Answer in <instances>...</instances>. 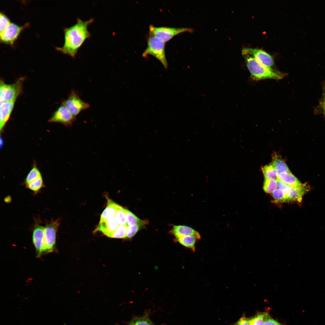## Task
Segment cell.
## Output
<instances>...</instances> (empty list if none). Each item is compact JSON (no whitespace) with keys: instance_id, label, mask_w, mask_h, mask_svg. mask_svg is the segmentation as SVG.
Listing matches in <instances>:
<instances>
[{"instance_id":"obj_9","label":"cell","mask_w":325,"mask_h":325,"mask_svg":"<svg viewBox=\"0 0 325 325\" xmlns=\"http://www.w3.org/2000/svg\"><path fill=\"white\" fill-rule=\"evenodd\" d=\"M278 187L283 190L286 194L289 201L300 202L303 195L309 190V187L306 185L301 188H297L288 186L279 180H277Z\"/></svg>"},{"instance_id":"obj_22","label":"cell","mask_w":325,"mask_h":325,"mask_svg":"<svg viewBox=\"0 0 325 325\" xmlns=\"http://www.w3.org/2000/svg\"><path fill=\"white\" fill-rule=\"evenodd\" d=\"M26 187L32 190L35 193H37L44 186L42 175L26 185Z\"/></svg>"},{"instance_id":"obj_7","label":"cell","mask_w":325,"mask_h":325,"mask_svg":"<svg viewBox=\"0 0 325 325\" xmlns=\"http://www.w3.org/2000/svg\"><path fill=\"white\" fill-rule=\"evenodd\" d=\"M71 113L75 117L82 111L89 108L90 105L83 101L78 94L73 91L68 98L63 102Z\"/></svg>"},{"instance_id":"obj_2","label":"cell","mask_w":325,"mask_h":325,"mask_svg":"<svg viewBox=\"0 0 325 325\" xmlns=\"http://www.w3.org/2000/svg\"><path fill=\"white\" fill-rule=\"evenodd\" d=\"M242 52L253 79L257 80L268 79L279 80L284 77L285 75L284 73L262 64L244 48Z\"/></svg>"},{"instance_id":"obj_12","label":"cell","mask_w":325,"mask_h":325,"mask_svg":"<svg viewBox=\"0 0 325 325\" xmlns=\"http://www.w3.org/2000/svg\"><path fill=\"white\" fill-rule=\"evenodd\" d=\"M244 49L252 55L258 61L267 67H271L274 64V60L269 54L261 49L244 48Z\"/></svg>"},{"instance_id":"obj_33","label":"cell","mask_w":325,"mask_h":325,"mask_svg":"<svg viewBox=\"0 0 325 325\" xmlns=\"http://www.w3.org/2000/svg\"><path fill=\"white\" fill-rule=\"evenodd\" d=\"M264 325H282L280 323L268 316Z\"/></svg>"},{"instance_id":"obj_15","label":"cell","mask_w":325,"mask_h":325,"mask_svg":"<svg viewBox=\"0 0 325 325\" xmlns=\"http://www.w3.org/2000/svg\"><path fill=\"white\" fill-rule=\"evenodd\" d=\"M278 180L292 187L301 188L305 185L302 184L291 172L278 174Z\"/></svg>"},{"instance_id":"obj_36","label":"cell","mask_w":325,"mask_h":325,"mask_svg":"<svg viewBox=\"0 0 325 325\" xmlns=\"http://www.w3.org/2000/svg\"><path fill=\"white\" fill-rule=\"evenodd\" d=\"M323 109H324V113H325V106H323Z\"/></svg>"},{"instance_id":"obj_37","label":"cell","mask_w":325,"mask_h":325,"mask_svg":"<svg viewBox=\"0 0 325 325\" xmlns=\"http://www.w3.org/2000/svg\"><path fill=\"white\" fill-rule=\"evenodd\" d=\"M129 325H133L132 324V323L131 322V323L129 324Z\"/></svg>"},{"instance_id":"obj_28","label":"cell","mask_w":325,"mask_h":325,"mask_svg":"<svg viewBox=\"0 0 325 325\" xmlns=\"http://www.w3.org/2000/svg\"><path fill=\"white\" fill-rule=\"evenodd\" d=\"M127 227V225H119L112 234L110 237L115 238H126Z\"/></svg>"},{"instance_id":"obj_5","label":"cell","mask_w":325,"mask_h":325,"mask_svg":"<svg viewBox=\"0 0 325 325\" xmlns=\"http://www.w3.org/2000/svg\"><path fill=\"white\" fill-rule=\"evenodd\" d=\"M23 79L21 78L12 84H5L1 80L0 103L16 100L21 92Z\"/></svg>"},{"instance_id":"obj_17","label":"cell","mask_w":325,"mask_h":325,"mask_svg":"<svg viewBox=\"0 0 325 325\" xmlns=\"http://www.w3.org/2000/svg\"><path fill=\"white\" fill-rule=\"evenodd\" d=\"M177 240L181 245L194 252L195 245L197 241L201 239L200 236L187 235L176 238Z\"/></svg>"},{"instance_id":"obj_35","label":"cell","mask_w":325,"mask_h":325,"mask_svg":"<svg viewBox=\"0 0 325 325\" xmlns=\"http://www.w3.org/2000/svg\"><path fill=\"white\" fill-rule=\"evenodd\" d=\"M323 104H323V106L325 107V96L324 98V103Z\"/></svg>"},{"instance_id":"obj_31","label":"cell","mask_w":325,"mask_h":325,"mask_svg":"<svg viewBox=\"0 0 325 325\" xmlns=\"http://www.w3.org/2000/svg\"><path fill=\"white\" fill-rule=\"evenodd\" d=\"M131 323L133 325H153L148 319L144 317L137 318Z\"/></svg>"},{"instance_id":"obj_27","label":"cell","mask_w":325,"mask_h":325,"mask_svg":"<svg viewBox=\"0 0 325 325\" xmlns=\"http://www.w3.org/2000/svg\"><path fill=\"white\" fill-rule=\"evenodd\" d=\"M41 173L35 164L29 171L25 179V183L27 185L41 175Z\"/></svg>"},{"instance_id":"obj_4","label":"cell","mask_w":325,"mask_h":325,"mask_svg":"<svg viewBox=\"0 0 325 325\" xmlns=\"http://www.w3.org/2000/svg\"><path fill=\"white\" fill-rule=\"evenodd\" d=\"M193 31L192 29L187 27H156L152 25L149 26V33L165 43L179 34L185 32H192Z\"/></svg>"},{"instance_id":"obj_34","label":"cell","mask_w":325,"mask_h":325,"mask_svg":"<svg viewBox=\"0 0 325 325\" xmlns=\"http://www.w3.org/2000/svg\"><path fill=\"white\" fill-rule=\"evenodd\" d=\"M1 139L0 140V147H1L2 146V144H3V140H2V138H1V139Z\"/></svg>"},{"instance_id":"obj_25","label":"cell","mask_w":325,"mask_h":325,"mask_svg":"<svg viewBox=\"0 0 325 325\" xmlns=\"http://www.w3.org/2000/svg\"><path fill=\"white\" fill-rule=\"evenodd\" d=\"M277 180L265 179L263 189L265 191L268 193H272L278 187Z\"/></svg>"},{"instance_id":"obj_29","label":"cell","mask_w":325,"mask_h":325,"mask_svg":"<svg viewBox=\"0 0 325 325\" xmlns=\"http://www.w3.org/2000/svg\"><path fill=\"white\" fill-rule=\"evenodd\" d=\"M144 226L141 224H135L128 226L126 238H132Z\"/></svg>"},{"instance_id":"obj_16","label":"cell","mask_w":325,"mask_h":325,"mask_svg":"<svg viewBox=\"0 0 325 325\" xmlns=\"http://www.w3.org/2000/svg\"><path fill=\"white\" fill-rule=\"evenodd\" d=\"M172 232L176 238L190 235L200 236L198 231L190 227L185 225L174 226L172 229Z\"/></svg>"},{"instance_id":"obj_3","label":"cell","mask_w":325,"mask_h":325,"mask_svg":"<svg viewBox=\"0 0 325 325\" xmlns=\"http://www.w3.org/2000/svg\"><path fill=\"white\" fill-rule=\"evenodd\" d=\"M165 43L149 33L147 40V47L143 53L144 57L148 55L153 56L162 64L164 67H168V63L165 51Z\"/></svg>"},{"instance_id":"obj_21","label":"cell","mask_w":325,"mask_h":325,"mask_svg":"<svg viewBox=\"0 0 325 325\" xmlns=\"http://www.w3.org/2000/svg\"><path fill=\"white\" fill-rule=\"evenodd\" d=\"M125 212L127 220L126 225L127 226L135 224L144 225L147 224V221L140 219L128 210L125 209Z\"/></svg>"},{"instance_id":"obj_11","label":"cell","mask_w":325,"mask_h":325,"mask_svg":"<svg viewBox=\"0 0 325 325\" xmlns=\"http://www.w3.org/2000/svg\"><path fill=\"white\" fill-rule=\"evenodd\" d=\"M44 227L38 224L35 226L32 234V240L36 251L37 256H41L45 253L44 242Z\"/></svg>"},{"instance_id":"obj_20","label":"cell","mask_w":325,"mask_h":325,"mask_svg":"<svg viewBox=\"0 0 325 325\" xmlns=\"http://www.w3.org/2000/svg\"><path fill=\"white\" fill-rule=\"evenodd\" d=\"M261 169L265 179L278 180V174L271 164L262 167Z\"/></svg>"},{"instance_id":"obj_19","label":"cell","mask_w":325,"mask_h":325,"mask_svg":"<svg viewBox=\"0 0 325 325\" xmlns=\"http://www.w3.org/2000/svg\"><path fill=\"white\" fill-rule=\"evenodd\" d=\"M107 204L106 208L101 213L99 221L105 220L109 218L114 217L118 204L107 197Z\"/></svg>"},{"instance_id":"obj_26","label":"cell","mask_w":325,"mask_h":325,"mask_svg":"<svg viewBox=\"0 0 325 325\" xmlns=\"http://www.w3.org/2000/svg\"><path fill=\"white\" fill-rule=\"evenodd\" d=\"M272 196L274 199L277 202H285L289 201L288 198L285 192L279 188H277L272 193Z\"/></svg>"},{"instance_id":"obj_8","label":"cell","mask_w":325,"mask_h":325,"mask_svg":"<svg viewBox=\"0 0 325 325\" xmlns=\"http://www.w3.org/2000/svg\"><path fill=\"white\" fill-rule=\"evenodd\" d=\"M75 120V117L62 104L54 113L52 116L49 119L48 122L60 123L66 126H70Z\"/></svg>"},{"instance_id":"obj_32","label":"cell","mask_w":325,"mask_h":325,"mask_svg":"<svg viewBox=\"0 0 325 325\" xmlns=\"http://www.w3.org/2000/svg\"><path fill=\"white\" fill-rule=\"evenodd\" d=\"M234 325H250L248 319L245 316H243L236 322Z\"/></svg>"},{"instance_id":"obj_10","label":"cell","mask_w":325,"mask_h":325,"mask_svg":"<svg viewBox=\"0 0 325 325\" xmlns=\"http://www.w3.org/2000/svg\"><path fill=\"white\" fill-rule=\"evenodd\" d=\"M23 27L11 22L4 30L0 33L1 42L5 44H13Z\"/></svg>"},{"instance_id":"obj_6","label":"cell","mask_w":325,"mask_h":325,"mask_svg":"<svg viewBox=\"0 0 325 325\" xmlns=\"http://www.w3.org/2000/svg\"><path fill=\"white\" fill-rule=\"evenodd\" d=\"M60 224V219L52 220L44 228L45 253L52 252L55 247L56 234Z\"/></svg>"},{"instance_id":"obj_13","label":"cell","mask_w":325,"mask_h":325,"mask_svg":"<svg viewBox=\"0 0 325 325\" xmlns=\"http://www.w3.org/2000/svg\"><path fill=\"white\" fill-rule=\"evenodd\" d=\"M119 225L115 216L101 221H99L94 232H101L105 235L110 237L113 232Z\"/></svg>"},{"instance_id":"obj_24","label":"cell","mask_w":325,"mask_h":325,"mask_svg":"<svg viewBox=\"0 0 325 325\" xmlns=\"http://www.w3.org/2000/svg\"><path fill=\"white\" fill-rule=\"evenodd\" d=\"M115 217L119 225H126L125 209L119 205L118 206Z\"/></svg>"},{"instance_id":"obj_23","label":"cell","mask_w":325,"mask_h":325,"mask_svg":"<svg viewBox=\"0 0 325 325\" xmlns=\"http://www.w3.org/2000/svg\"><path fill=\"white\" fill-rule=\"evenodd\" d=\"M268 316L267 312L258 313L252 318L248 319L249 323L250 325H264Z\"/></svg>"},{"instance_id":"obj_18","label":"cell","mask_w":325,"mask_h":325,"mask_svg":"<svg viewBox=\"0 0 325 325\" xmlns=\"http://www.w3.org/2000/svg\"><path fill=\"white\" fill-rule=\"evenodd\" d=\"M271 164L278 174L291 172L287 165L280 155L274 153L272 156Z\"/></svg>"},{"instance_id":"obj_14","label":"cell","mask_w":325,"mask_h":325,"mask_svg":"<svg viewBox=\"0 0 325 325\" xmlns=\"http://www.w3.org/2000/svg\"><path fill=\"white\" fill-rule=\"evenodd\" d=\"M15 101L0 103V131L2 132L13 108Z\"/></svg>"},{"instance_id":"obj_1","label":"cell","mask_w":325,"mask_h":325,"mask_svg":"<svg viewBox=\"0 0 325 325\" xmlns=\"http://www.w3.org/2000/svg\"><path fill=\"white\" fill-rule=\"evenodd\" d=\"M94 21L93 18L85 21L78 18L76 23L64 29V44L62 47L57 48V50L75 58L86 40L91 36L88 26Z\"/></svg>"},{"instance_id":"obj_30","label":"cell","mask_w":325,"mask_h":325,"mask_svg":"<svg viewBox=\"0 0 325 325\" xmlns=\"http://www.w3.org/2000/svg\"><path fill=\"white\" fill-rule=\"evenodd\" d=\"M0 33L2 32L11 23L8 17L3 13H0Z\"/></svg>"}]
</instances>
